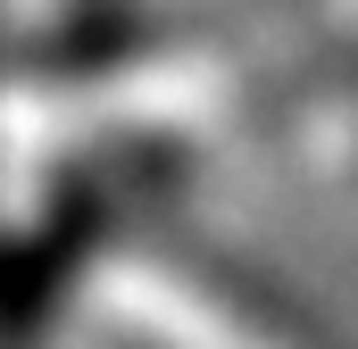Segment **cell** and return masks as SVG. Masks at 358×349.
Wrapping results in <instances>:
<instances>
[{
	"label": "cell",
	"mask_w": 358,
	"mask_h": 349,
	"mask_svg": "<svg viewBox=\"0 0 358 349\" xmlns=\"http://www.w3.org/2000/svg\"><path fill=\"white\" fill-rule=\"evenodd\" d=\"M108 308L150 349H317L283 316H267L259 299H234V291H217L208 274H183V266H125Z\"/></svg>",
	"instance_id": "obj_1"
}]
</instances>
